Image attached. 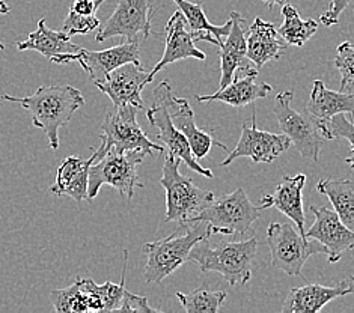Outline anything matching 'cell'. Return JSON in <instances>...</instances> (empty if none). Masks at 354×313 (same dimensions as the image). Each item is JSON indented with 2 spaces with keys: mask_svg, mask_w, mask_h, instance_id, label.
<instances>
[{
  "mask_svg": "<svg viewBox=\"0 0 354 313\" xmlns=\"http://www.w3.org/2000/svg\"><path fill=\"white\" fill-rule=\"evenodd\" d=\"M348 5H350V0H332L327 12H324L322 17H319V21H322L327 28L333 26V24L338 23L341 14L345 11V8Z\"/></svg>",
  "mask_w": 354,
  "mask_h": 313,
  "instance_id": "36",
  "label": "cell"
},
{
  "mask_svg": "<svg viewBox=\"0 0 354 313\" xmlns=\"http://www.w3.org/2000/svg\"><path fill=\"white\" fill-rule=\"evenodd\" d=\"M184 229L181 234V226H178L166 238L143 244V252L147 255V283H162L166 277H169L189 260L192 249L199 241L209 238L213 234L212 227L204 220L185 223Z\"/></svg>",
  "mask_w": 354,
  "mask_h": 313,
  "instance_id": "2",
  "label": "cell"
},
{
  "mask_svg": "<svg viewBox=\"0 0 354 313\" xmlns=\"http://www.w3.org/2000/svg\"><path fill=\"white\" fill-rule=\"evenodd\" d=\"M140 41H125L120 46L111 47L100 52H89L82 48L77 55V61L85 70L92 82H103L113 70L125 64H140Z\"/></svg>",
  "mask_w": 354,
  "mask_h": 313,
  "instance_id": "18",
  "label": "cell"
},
{
  "mask_svg": "<svg viewBox=\"0 0 354 313\" xmlns=\"http://www.w3.org/2000/svg\"><path fill=\"white\" fill-rule=\"evenodd\" d=\"M100 28V20L97 15H82L70 10L66 19L64 20L62 30L68 33L70 37L75 35H88L92 30Z\"/></svg>",
  "mask_w": 354,
  "mask_h": 313,
  "instance_id": "34",
  "label": "cell"
},
{
  "mask_svg": "<svg viewBox=\"0 0 354 313\" xmlns=\"http://www.w3.org/2000/svg\"><path fill=\"white\" fill-rule=\"evenodd\" d=\"M310 97L306 104V112L319 122L330 121L335 115L350 113L354 116V94L341 91H330L322 80H315Z\"/></svg>",
  "mask_w": 354,
  "mask_h": 313,
  "instance_id": "25",
  "label": "cell"
},
{
  "mask_svg": "<svg viewBox=\"0 0 354 313\" xmlns=\"http://www.w3.org/2000/svg\"><path fill=\"white\" fill-rule=\"evenodd\" d=\"M282 15L283 24L277 28V32L286 44L303 47L318 30V23L315 20H301L292 5H283Z\"/></svg>",
  "mask_w": 354,
  "mask_h": 313,
  "instance_id": "29",
  "label": "cell"
},
{
  "mask_svg": "<svg viewBox=\"0 0 354 313\" xmlns=\"http://www.w3.org/2000/svg\"><path fill=\"white\" fill-rule=\"evenodd\" d=\"M335 66L341 73V92H350L354 88V46L345 41L336 48L333 61Z\"/></svg>",
  "mask_w": 354,
  "mask_h": 313,
  "instance_id": "33",
  "label": "cell"
},
{
  "mask_svg": "<svg viewBox=\"0 0 354 313\" xmlns=\"http://www.w3.org/2000/svg\"><path fill=\"white\" fill-rule=\"evenodd\" d=\"M2 101H3V98H2V94H0V107H2Z\"/></svg>",
  "mask_w": 354,
  "mask_h": 313,
  "instance_id": "41",
  "label": "cell"
},
{
  "mask_svg": "<svg viewBox=\"0 0 354 313\" xmlns=\"http://www.w3.org/2000/svg\"><path fill=\"white\" fill-rule=\"evenodd\" d=\"M106 154L103 146L92 154L89 158H82L79 155L66 157L59 166L56 173V182L50 187V193L55 196H68L77 204L86 200L88 185H89V169L98 158Z\"/></svg>",
  "mask_w": 354,
  "mask_h": 313,
  "instance_id": "19",
  "label": "cell"
},
{
  "mask_svg": "<svg viewBox=\"0 0 354 313\" xmlns=\"http://www.w3.org/2000/svg\"><path fill=\"white\" fill-rule=\"evenodd\" d=\"M50 301L57 313H86L89 312L86 294L82 291L79 281L64 290L50 292Z\"/></svg>",
  "mask_w": 354,
  "mask_h": 313,
  "instance_id": "31",
  "label": "cell"
},
{
  "mask_svg": "<svg viewBox=\"0 0 354 313\" xmlns=\"http://www.w3.org/2000/svg\"><path fill=\"white\" fill-rule=\"evenodd\" d=\"M208 240L199 241L192 249L189 260L198 264L202 273H221L231 286L246 285L252 277V265L257 256V236L237 243H221L216 247H212Z\"/></svg>",
  "mask_w": 354,
  "mask_h": 313,
  "instance_id": "3",
  "label": "cell"
},
{
  "mask_svg": "<svg viewBox=\"0 0 354 313\" xmlns=\"http://www.w3.org/2000/svg\"><path fill=\"white\" fill-rule=\"evenodd\" d=\"M148 71L142 64H125L113 70L103 82L94 83L95 86L112 99L113 106H134L139 110L145 108L142 101V91L148 84Z\"/></svg>",
  "mask_w": 354,
  "mask_h": 313,
  "instance_id": "15",
  "label": "cell"
},
{
  "mask_svg": "<svg viewBox=\"0 0 354 313\" xmlns=\"http://www.w3.org/2000/svg\"><path fill=\"white\" fill-rule=\"evenodd\" d=\"M145 155V152L142 151L118 152L109 149L89 169L86 200H94L98 196L100 189L106 184L116 189L122 199H131L134 189L142 187L138 176V166L143 162Z\"/></svg>",
  "mask_w": 354,
  "mask_h": 313,
  "instance_id": "5",
  "label": "cell"
},
{
  "mask_svg": "<svg viewBox=\"0 0 354 313\" xmlns=\"http://www.w3.org/2000/svg\"><path fill=\"white\" fill-rule=\"evenodd\" d=\"M310 213L315 216V220L305 235L322 243L327 249L328 264H336L345 252L354 249V231L341 222L332 208L312 205Z\"/></svg>",
  "mask_w": 354,
  "mask_h": 313,
  "instance_id": "14",
  "label": "cell"
},
{
  "mask_svg": "<svg viewBox=\"0 0 354 313\" xmlns=\"http://www.w3.org/2000/svg\"><path fill=\"white\" fill-rule=\"evenodd\" d=\"M181 160L167 152L163 163L160 184L166 190L165 222L185 225L195 222L196 217L216 199L214 193L199 189L187 176L180 173Z\"/></svg>",
  "mask_w": 354,
  "mask_h": 313,
  "instance_id": "4",
  "label": "cell"
},
{
  "mask_svg": "<svg viewBox=\"0 0 354 313\" xmlns=\"http://www.w3.org/2000/svg\"><path fill=\"white\" fill-rule=\"evenodd\" d=\"M138 112L139 108L134 106H113L109 110L100 126L103 133L98 136L104 152L109 149H115L118 152L142 151L151 157L156 152L162 154L165 148L149 140L140 129L138 124Z\"/></svg>",
  "mask_w": 354,
  "mask_h": 313,
  "instance_id": "7",
  "label": "cell"
},
{
  "mask_svg": "<svg viewBox=\"0 0 354 313\" xmlns=\"http://www.w3.org/2000/svg\"><path fill=\"white\" fill-rule=\"evenodd\" d=\"M178 6V10L184 14L185 20H187L189 29L195 41H207L221 48L223 46V38L230 35L232 28V19L230 17L222 26H216V24L209 23L207 15L204 12V8L201 3L189 2V0H174Z\"/></svg>",
  "mask_w": 354,
  "mask_h": 313,
  "instance_id": "26",
  "label": "cell"
},
{
  "mask_svg": "<svg viewBox=\"0 0 354 313\" xmlns=\"http://www.w3.org/2000/svg\"><path fill=\"white\" fill-rule=\"evenodd\" d=\"M3 48H5V46L2 44V42H0V52H2V50H3Z\"/></svg>",
  "mask_w": 354,
  "mask_h": 313,
  "instance_id": "40",
  "label": "cell"
},
{
  "mask_svg": "<svg viewBox=\"0 0 354 313\" xmlns=\"http://www.w3.org/2000/svg\"><path fill=\"white\" fill-rule=\"evenodd\" d=\"M354 294V276H348L335 286L306 285L292 290L285 298L283 313H317L335 298Z\"/></svg>",
  "mask_w": 354,
  "mask_h": 313,
  "instance_id": "20",
  "label": "cell"
},
{
  "mask_svg": "<svg viewBox=\"0 0 354 313\" xmlns=\"http://www.w3.org/2000/svg\"><path fill=\"white\" fill-rule=\"evenodd\" d=\"M261 213L263 208L252 204L246 191L237 189L234 193L216 198L213 204L196 217L195 222L204 220L212 227L213 234H239L244 236L261 217Z\"/></svg>",
  "mask_w": 354,
  "mask_h": 313,
  "instance_id": "9",
  "label": "cell"
},
{
  "mask_svg": "<svg viewBox=\"0 0 354 313\" xmlns=\"http://www.w3.org/2000/svg\"><path fill=\"white\" fill-rule=\"evenodd\" d=\"M17 48L20 52L35 50L50 62L66 65L77 61V55L83 47L74 44L71 37L64 30L50 29L46 20L41 19L37 30L29 33L28 39L17 42Z\"/></svg>",
  "mask_w": 354,
  "mask_h": 313,
  "instance_id": "16",
  "label": "cell"
},
{
  "mask_svg": "<svg viewBox=\"0 0 354 313\" xmlns=\"http://www.w3.org/2000/svg\"><path fill=\"white\" fill-rule=\"evenodd\" d=\"M291 146V140L285 134H274L258 129L257 115H252V125H241V136L230 155L221 163L222 167L230 166L234 160L246 157L255 163H272Z\"/></svg>",
  "mask_w": 354,
  "mask_h": 313,
  "instance_id": "11",
  "label": "cell"
},
{
  "mask_svg": "<svg viewBox=\"0 0 354 313\" xmlns=\"http://www.w3.org/2000/svg\"><path fill=\"white\" fill-rule=\"evenodd\" d=\"M10 11H11V8L8 6L3 0H0V14H3V15H6V14H10Z\"/></svg>",
  "mask_w": 354,
  "mask_h": 313,
  "instance_id": "39",
  "label": "cell"
},
{
  "mask_svg": "<svg viewBox=\"0 0 354 313\" xmlns=\"http://www.w3.org/2000/svg\"><path fill=\"white\" fill-rule=\"evenodd\" d=\"M175 295L187 313H216L226 300V292L212 291L207 285L199 286L190 294L176 292Z\"/></svg>",
  "mask_w": 354,
  "mask_h": 313,
  "instance_id": "30",
  "label": "cell"
},
{
  "mask_svg": "<svg viewBox=\"0 0 354 313\" xmlns=\"http://www.w3.org/2000/svg\"><path fill=\"white\" fill-rule=\"evenodd\" d=\"M106 0H73L70 10L82 15H95L98 8Z\"/></svg>",
  "mask_w": 354,
  "mask_h": 313,
  "instance_id": "37",
  "label": "cell"
},
{
  "mask_svg": "<svg viewBox=\"0 0 354 313\" xmlns=\"http://www.w3.org/2000/svg\"><path fill=\"white\" fill-rule=\"evenodd\" d=\"M315 190L326 196L341 222L354 231V181L351 180H322Z\"/></svg>",
  "mask_w": 354,
  "mask_h": 313,
  "instance_id": "28",
  "label": "cell"
},
{
  "mask_svg": "<svg viewBox=\"0 0 354 313\" xmlns=\"http://www.w3.org/2000/svg\"><path fill=\"white\" fill-rule=\"evenodd\" d=\"M156 89L165 98L167 108H169L172 122L175 124L176 129L184 134L185 139H187L193 155H195L196 160L204 158L213 145H217L223 151H227V148L223 145V143L216 140L212 134L198 129L196 121H195V113H193V108L190 107L189 101L176 97L172 92V86L169 82L163 80Z\"/></svg>",
  "mask_w": 354,
  "mask_h": 313,
  "instance_id": "13",
  "label": "cell"
},
{
  "mask_svg": "<svg viewBox=\"0 0 354 313\" xmlns=\"http://www.w3.org/2000/svg\"><path fill=\"white\" fill-rule=\"evenodd\" d=\"M294 94L291 91L281 92L276 95L273 103V112L277 124L285 136H288L291 145H294L301 157L312 162H318L319 152L326 146L327 139L319 130L318 120L310 113H300L291 107Z\"/></svg>",
  "mask_w": 354,
  "mask_h": 313,
  "instance_id": "8",
  "label": "cell"
},
{
  "mask_svg": "<svg viewBox=\"0 0 354 313\" xmlns=\"http://www.w3.org/2000/svg\"><path fill=\"white\" fill-rule=\"evenodd\" d=\"M270 262L286 276H301V268L312 255H327L324 245L301 235L297 226L290 223H272L267 229Z\"/></svg>",
  "mask_w": 354,
  "mask_h": 313,
  "instance_id": "6",
  "label": "cell"
},
{
  "mask_svg": "<svg viewBox=\"0 0 354 313\" xmlns=\"http://www.w3.org/2000/svg\"><path fill=\"white\" fill-rule=\"evenodd\" d=\"M306 185V175L299 173L296 176H283L273 193L264 194L261 198V208H276L292 220L301 235L306 234L305 229V209H303V189Z\"/></svg>",
  "mask_w": 354,
  "mask_h": 313,
  "instance_id": "21",
  "label": "cell"
},
{
  "mask_svg": "<svg viewBox=\"0 0 354 313\" xmlns=\"http://www.w3.org/2000/svg\"><path fill=\"white\" fill-rule=\"evenodd\" d=\"M244 75L241 77H234L232 82L225 86L223 89H218L213 95H195L196 101L199 103H213V101H221L227 106L232 107H244L257 99L266 98L273 88L268 83L257 82L258 70L255 66H246L241 70Z\"/></svg>",
  "mask_w": 354,
  "mask_h": 313,
  "instance_id": "22",
  "label": "cell"
},
{
  "mask_svg": "<svg viewBox=\"0 0 354 313\" xmlns=\"http://www.w3.org/2000/svg\"><path fill=\"white\" fill-rule=\"evenodd\" d=\"M231 32L226 37V41H223L221 50H218V56H221V83H218V89L227 86L235 77V74L248 66V44L241 28V24H246V19L237 11L231 12Z\"/></svg>",
  "mask_w": 354,
  "mask_h": 313,
  "instance_id": "24",
  "label": "cell"
},
{
  "mask_svg": "<svg viewBox=\"0 0 354 313\" xmlns=\"http://www.w3.org/2000/svg\"><path fill=\"white\" fill-rule=\"evenodd\" d=\"M129 252H124V267L121 283L116 285L106 282L104 285H97L91 278H77L82 291L86 294L89 312H113L120 310L125 291V272H127Z\"/></svg>",
  "mask_w": 354,
  "mask_h": 313,
  "instance_id": "27",
  "label": "cell"
},
{
  "mask_svg": "<svg viewBox=\"0 0 354 313\" xmlns=\"http://www.w3.org/2000/svg\"><path fill=\"white\" fill-rule=\"evenodd\" d=\"M261 2H264L266 5H268L270 8H273L276 5H283L286 0H261Z\"/></svg>",
  "mask_w": 354,
  "mask_h": 313,
  "instance_id": "38",
  "label": "cell"
},
{
  "mask_svg": "<svg viewBox=\"0 0 354 313\" xmlns=\"http://www.w3.org/2000/svg\"><path fill=\"white\" fill-rule=\"evenodd\" d=\"M153 94H154V104L147 110V117L149 124L158 130L157 139L167 148L169 154L180 158L181 162H184L185 166L192 169L193 172L207 178H213V172L209 171V169L202 167L196 162L187 139H185L184 134L176 129L175 124L172 122L169 108H167V104L165 98L162 97V94H160L157 89H154Z\"/></svg>",
  "mask_w": 354,
  "mask_h": 313,
  "instance_id": "12",
  "label": "cell"
},
{
  "mask_svg": "<svg viewBox=\"0 0 354 313\" xmlns=\"http://www.w3.org/2000/svg\"><path fill=\"white\" fill-rule=\"evenodd\" d=\"M319 130H322V134L327 140H333V139H347L350 143V149H351V155L345 160V163L350 166L351 171H354V116H351V120H348L345 113L335 115L330 121L326 122H319Z\"/></svg>",
  "mask_w": 354,
  "mask_h": 313,
  "instance_id": "32",
  "label": "cell"
},
{
  "mask_svg": "<svg viewBox=\"0 0 354 313\" xmlns=\"http://www.w3.org/2000/svg\"><path fill=\"white\" fill-rule=\"evenodd\" d=\"M246 44V57L255 65L258 71L266 64L281 59L285 53V41L281 38L277 28L273 23L264 21L259 17L250 24Z\"/></svg>",
  "mask_w": 354,
  "mask_h": 313,
  "instance_id": "23",
  "label": "cell"
},
{
  "mask_svg": "<svg viewBox=\"0 0 354 313\" xmlns=\"http://www.w3.org/2000/svg\"><path fill=\"white\" fill-rule=\"evenodd\" d=\"M120 312H158L157 309L151 307L148 298L145 297H139V295H134L131 292H129L127 290L124 291V297H122V303L120 306Z\"/></svg>",
  "mask_w": 354,
  "mask_h": 313,
  "instance_id": "35",
  "label": "cell"
},
{
  "mask_svg": "<svg viewBox=\"0 0 354 313\" xmlns=\"http://www.w3.org/2000/svg\"><path fill=\"white\" fill-rule=\"evenodd\" d=\"M6 103L20 104L32 116V124L43 130L52 149L59 148V130L73 120V115L85 106V97L68 84H44L29 97L2 94Z\"/></svg>",
  "mask_w": 354,
  "mask_h": 313,
  "instance_id": "1",
  "label": "cell"
},
{
  "mask_svg": "<svg viewBox=\"0 0 354 313\" xmlns=\"http://www.w3.org/2000/svg\"><path fill=\"white\" fill-rule=\"evenodd\" d=\"M153 17L154 6L151 0H120L104 26L97 33L95 41L103 42L116 37L138 41V35L147 39L153 33L151 30Z\"/></svg>",
  "mask_w": 354,
  "mask_h": 313,
  "instance_id": "10",
  "label": "cell"
},
{
  "mask_svg": "<svg viewBox=\"0 0 354 313\" xmlns=\"http://www.w3.org/2000/svg\"><path fill=\"white\" fill-rule=\"evenodd\" d=\"M165 35V53L162 59L156 64L154 68L148 74V83L153 82L156 75L162 71L165 66L174 62H178L189 57H195L198 61H205L207 59L205 53L196 48L195 39H193V35L189 29L187 20H185V17L181 11H176L172 14L169 21L166 24Z\"/></svg>",
  "mask_w": 354,
  "mask_h": 313,
  "instance_id": "17",
  "label": "cell"
}]
</instances>
